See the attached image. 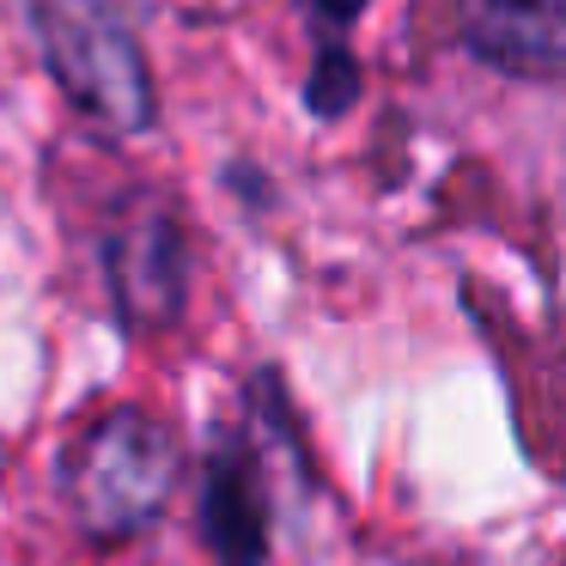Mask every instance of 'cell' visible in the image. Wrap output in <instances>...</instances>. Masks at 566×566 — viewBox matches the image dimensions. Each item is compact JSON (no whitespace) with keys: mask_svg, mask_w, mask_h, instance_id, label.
Wrapping results in <instances>:
<instances>
[{"mask_svg":"<svg viewBox=\"0 0 566 566\" xmlns=\"http://www.w3.org/2000/svg\"><path fill=\"white\" fill-rule=\"evenodd\" d=\"M177 439L140 408H111L86 420L62 451V500L74 524L98 542H128L159 524L177 493Z\"/></svg>","mask_w":566,"mask_h":566,"instance_id":"cell-1","label":"cell"},{"mask_svg":"<svg viewBox=\"0 0 566 566\" xmlns=\"http://www.w3.org/2000/svg\"><path fill=\"white\" fill-rule=\"evenodd\" d=\"M43 62L62 92L104 128H147L153 80L116 0H25Z\"/></svg>","mask_w":566,"mask_h":566,"instance_id":"cell-2","label":"cell"},{"mask_svg":"<svg viewBox=\"0 0 566 566\" xmlns=\"http://www.w3.org/2000/svg\"><path fill=\"white\" fill-rule=\"evenodd\" d=\"M201 542L220 566H262L269 554V481L250 439H220L201 469Z\"/></svg>","mask_w":566,"mask_h":566,"instance_id":"cell-3","label":"cell"},{"mask_svg":"<svg viewBox=\"0 0 566 566\" xmlns=\"http://www.w3.org/2000/svg\"><path fill=\"white\" fill-rule=\"evenodd\" d=\"M111 286H116V305H123V317L135 329H165L184 311L189 262H184V238H177L171 213L140 208L128 226H116Z\"/></svg>","mask_w":566,"mask_h":566,"instance_id":"cell-4","label":"cell"},{"mask_svg":"<svg viewBox=\"0 0 566 566\" xmlns=\"http://www.w3.org/2000/svg\"><path fill=\"white\" fill-rule=\"evenodd\" d=\"M463 43L524 80H566V0H463Z\"/></svg>","mask_w":566,"mask_h":566,"instance_id":"cell-5","label":"cell"},{"mask_svg":"<svg viewBox=\"0 0 566 566\" xmlns=\"http://www.w3.org/2000/svg\"><path fill=\"white\" fill-rule=\"evenodd\" d=\"M317 7H323L329 19H354V13H359V0H317Z\"/></svg>","mask_w":566,"mask_h":566,"instance_id":"cell-6","label":"cell"}]
</instances>
